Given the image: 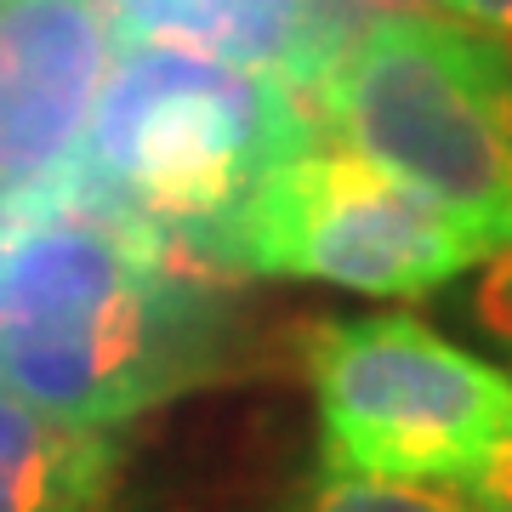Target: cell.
I'll list each match as a JSON object with an SVG mask.
<instances>
[{
  "label": "cell",
  "mask_w": 512,
  "mask_h": 512,
  "mask_svg": "<svg viewBox=\"0 0 512 512\" xmlns=\"http://www.w3.org/2000/svg\"><path fill=\"white\" fill-rule=\"evenodd\" d=\"M0 382L80 427H120L228 370L222 296L103 211L46 205L0 239Z\"/></svg>",
  "instance_id": "obj_1"
},
{
  "label": "cell",
  "mask_w": 512,
  "mask_h": 512,
  "mask_svg": "<svg viewBox=\"0 0 512 512\" xmlns=\"http://www.w3.org/2000/svg\"><path fill=\"white\" fill-rule=\"evenodd\" d=\"M308 137L279 74L188 46H126L86 126V177H63L40 211L92 205L194 268H222V239L239 211Z\"/></svg>",
  "instance_id": "obj_2"
},
{
  "label": "cell",
  "mask_w": 512,
  "mask_h": 512,
  "mask_svg": "<svg viewBox=\"0 0 512 512\" xmlns=\"http://www.w3.org/2000/svg\"><path fill=\"white\" fill-rule=\"evenodd\" d=\"M325 131L512 245V57L456 23L393 12L319 69Z\"/></svg>",
  "instance_id": "obj_3"
},
{
  "label": "cell",
  "mask_w": 512,
  "mask_h": 512,
  "mask_svg": "<svg viewBox=\"0 0 512 512\" xmlns=\"http://www.w3.org/2000/svg\"><path fill=\"white\" fill-rule=\"evenodd\" d=\"M302 365L330 473L387 484H467L512 444V376L410 313L319 319Z\"/></svg>",
  "instance_id": "obj_4"
},
{
  "label": "cell",
  "mask_w": 512,
  "mask_h": 512,
  "mask_svg": "<svg viewBox=\"0 0 512 512\" xmlns=\"http://www.w3.org/2000/svg\"><path fill=\"white\" fill-rule=\"evenodd\" d=\"M501 251L456 211L370 165L348 143H296L222 239V268L421 296Z\"/></svg>",
  "instance_id": "obj_5"
},
{
  "label": "cell",
  "mask_w": 512,
  "mask_h": 512,
  "mask_svg": "<svg viewBox=\"0 0 512 512\" xmlns=\"http://www.w3.org/2000/svg\"><path fill=\"white\" fill-rule=\"evenodd\" d=\"M103 0H0V200L40 205L109 80Z\"/></svg>",
  "instance_id": "obj_6"
},
{
  "label": "cell",
  "mask_w": 512,
  "mask_h": 512,
  "mask_svg": "<svg viewBox=\"0 0 512 512\" xmlns=\"http://www.w3.org/2000/svg\"><path fill=\"white\" fill-rule=\"evenodd\" d=\"M131 46H188L279 80H319L308 0H103Z\"/></svg>",
  "instance_id": "obj_7"
},
{
  "label": "cell",
  "mask_w": 512,
  "mask_h": 512,
  "mask_svg": "<svg viewBox=\"0 0 512 512\" xmlns=\"http://www.w3.org/2000/svg\"><path fill=\"white\" fill-rule=\"evenodd\" d=\"M109 427H80L0 382V512H109Z\"/></svg>",
  "instance_id": "obj_8"
},
{
  "label": "cell",
  "mask_w": 512,
  "mask_h": 512,
  "mask_svg": "<svg viewBox=\"0 0 512 512\" xmlns=\"http://www.w3.org/2000/svg\"><path fill=\"white\" fill-rule=\"evenodd\" d=\"M262 512H478L473 501H456L444 490L421 484H387V478H353V473H313L296 478L285 495H274Z\"/></svg>",
  "instance_id": "obj_9"
},
{
  "label": "cell",
  "mask_w": 512,
  "mask_h": 512,
  "mask_svg": "<svg viewBox=\"0 0 512 512\" xmlns=\"http://www.w3.org/2000/svg\"><path fill=\"white\" fill-rule=\"evenodd\" d=\"M461 490H467V501L478 512H512V444H501Z\"/></svg>",
  "instance_id": "obj_10"
},
{
  "label": "cell",
  "mask_w": 512,
  "mask_h": 512,
  "mask_svg": "<svg viewBox=\"0 0 512 512\" xmlns=\"http://www.w3.org/2000/svg\"><path fill=\"white\" fill-rule=\"evenodd\" d=\"M478 319H484L501 342H512V256H495L490 262V274L478 285Z\"/></svg>",
  "instance_id": "obj_11"
},
{
  "label": "cell",
  "mask_w": 512,
  "mask_h": 512,
  "mask_svg": "<svg viewBox=\"0 0 512 512\" xmlns=\"http://www.w3.org/2000/svg\"><path fill=\"white\" fill-rule=\"evenodd\" d=\"M433 6H444L456 23H478V29L512 35V0H433Z\"/></svg>",
  "instance_id": "obj_12"
},
{
  "label": "cell",
  "mask_w": 512,
  "mask_h": 512,
  "mask_svg": "<svg viewBox=\"0 0 512 512\" xmlns=\"http://www.w3.org/2000/svg\"><path fill=\"white\" fill-rule=\"evenodd\" d=\"M0 319H6V291H0Z\"/></svg>",
  "instance_id": "obj_13"
}]
</instances>
